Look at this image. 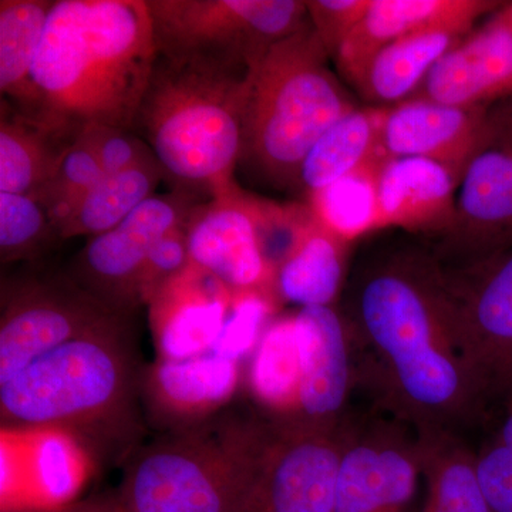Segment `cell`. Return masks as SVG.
<instances>
[{
	"mask_svg": "<svg viewBox=\"0 0 512 512\" xmlns=\"http://www.w3.org/2000/svg\"><path fill=\"white\" fill-rule=\"evenodd\" d=\"M116 315L74 279L30 276L3 285L0 386L39 357Z\"/></svg>",
	"mask_w": 512,
	"mask_h": 512,
	"instance_id": "11",
	"label": "cell"
},
{
	"mask_svg": "<svg viewBox=\"0 0 512 512\" xmlns=\"http://www.w3.org/2000/svg\"><path fill=\"white\" fill-rule=\"evenodd\" d=\"M83 463L69 434L59 430L37 431L33 447V476L47 500L66 504L82 480Z\"/></svg>",
	"mask_w": 512,
	"mask_h": 512,
	"instance_id": "33",
	"label": "cell"
},
{
	"mask_svg": "<svg viewBox=\"0 0 512 512\" xmlns=\"http://www.w3.org/2000/svg\"><path fill=\"white\" fill-rule=\"evenodd\" d=\"M158 56L146 0H55L33 66L40 123L133 131Z\"/></svg>",
	"mask_w": 512,
	"mask_h": 512,
	"instance_id": "2",
	"label": "cell"
},
{
	"mask_svg": "<svg viewBox=\"0 0 512 512\" xmlns=\"http://www.w3.org/2000/svg\"><path fill=\"white\" fill-rule=\"evenodd\" d=\"M191 264L232 292H264L274 281L265 258L255 195L237 183L200 202L184 222Z\"/></svg>",
	"mask_w": 512,
	"mask_h": 512,
	"instance_id": "14",
	"label": "cell"
},
{
	"mask_svg": "<svg viewBox=\"0 0 512 512\" xmlns=\"http://www.w3.org/2000/svg\"><path fill=\"white\" fill-rule=\"evenodd\" d=\"M55 0L0 2V92L18 113L40 123V97L33 80L37 52ZM42 124V123H40Z\"/></svg>",
	"mask_w": 512,
	"mask_h": 512,
	"instance_id": "25",
	"label": "cell"
},
{
	"mask_svg": "<svg viewBox=\"0 0 512 512\" xmlns=\"http://www.w3.org/2000/svg\"><path fill=\"white\" fill-rule=\"evenodd\" d=\"M446 265L461 345L487 409L512 400V248Z\"/></svg>",
	"mask_w": 512,
	"mask_h": 512,
	"instance_id": "10",
	"label": "cell"
},
{
	"mask_svg": "<svg viewBox=\"0 0 512 512\" xmlns=\"http://www.w3.org/2000/svg\"><path fill=\"white\" fill-rule=\"evenodd\" d=\"M500 15L503 16L505 22L512 29V2L504 3L500 8Z\"/></svg>",
	"mask_w": 512,
	"mask_h": 512,
	"instance_id": "40",
	"label": "cell"
},
{
	"mask_svg": "<svg viewBox=\"0 0 512 512\" xmlns=\"http://www.w3.org/2000/svg\"><path fill=\"white\" fill-rule=\"evenodd\" d=\"M74 144L59 131L26 119L0 100V192L33 194L52 180Z\"/></svg>",
	"mask_w": 512,
	"mask_h": 512,
	"instance_id": "27",
	"label": "cell"
},
{
	"mask_svg": "<svg viewBox=\"0 0 512 512\" xmlns=\"http://www.w3.org/2000/svg\"><path fill=\"white\" fill-rule=\"evenodd\" d=\"M458 180L426 158H383L376 177V231L397 228L434 241L453 225Z\"/></svg>",
	"mask_w": 512,
	"mask_h": 512,
	"instance_id": "18",
	"label": "cell"
},
{
	"mask_svg": "<svg viewBox=\"0 0 512 512\" xmlns=\"http://www.w3.org/2000/svg\"><path fill=\"white\" fill-rule=\"evenodd\" d=\"M503 5L493 0H372L369 12L332 60L348 80L389 43L437 30L466 36L478 19Z\"/></svg>",
	"mask_w": 512,
	"mask_h": 512,
	"instance_id": "20",
	"label": "cell"
},
{
	"mask_svg": "<svg viewBox=\"0 0 512 512\" xmlns=\"http://www.w3.org/2000/svg\"><path fill=\"white\" fill-rule=\"evenodd\" d=\"M165 173L156 157L116 174H106L83 195L60 238H93L116 228L148 198L156 195Z\"/></svg>",
	"mask_w": 512,
	"mask_h": 512,
	"instance_id": "28",
	"label": "cell"
},
{
	"mask_svg": "<svg viewBox=\"0 0 512 512\" xmlns=\"http://www.w3.org/2000/svg\"><path fill=\"white\" fill-rule=\"evenodd\" d=\"M349 423L339 429H318L286 417L269 419L238 512H333Z\"/></svg>",
	"mask_w": 512,
	"mask_h": 512,
	"instance_id": "9",
	"label": "cell"
},
{
	"mask_svg": "<svg viewBox=\"0 0 512 512\" xmlns=\"http://www.w3.org/2000/svg\"><path fill=\"white\" fill-rule=\"evenodd\" d=\"M356 384L413 430L461 433L487 404L458 335L447 269L429 244L379 242L359 259L342 309Z\"/></svg>",
	"mask_w": 512,
	"mask_h": 512,
	"instance_id": "1",
	"label": "cell"
},
{
	"mask_svg": "<svg viewBox=\"0 0 512 512\" xmlns=\"http://www.w3.org/2000/svg\"><path fill=\"white\" fill-rule=\"evenodd\" d=\"M382 114V107L356 109L333 124L303 160L295 188L309 197L383 160L380 151Z\"/></svg>",
	"mask_w": 512,
	"mask_h": 512,
	"instance_id": "26",
	"label": "cell"
},
{
	"mask_svg": "<svg viewBox=\"0 0 512 512\" xmlns=\"http://www.w3.org/2000/svg\"><path fill=\"white\" fill-rule=\"evenodd\" d=\"M111 501H84V503L64 504L59 507H18V505H6L2 512H110Z\"/></svg>",
	"mask_w": 512,
	"mask_h": 512,
	"instance_id": "39",
	"label": "cell"
},
{
	"mask_svg": "<svg viewBox=\"0 0 512 512\" xmlns=\"http://www.w3.org/2000/svg\"><path fill=\"white\" fill-rule=\"evenodd\" d=\"M380 163L382 160L308 197L316 217L350 242L376 231V177Z\"/></svg>",
	"mask_w": 512,
	"mask_h": 512,
	"instance_id": "30",
	"label": "cell"
},
{
	"mask_svg": "<svg viewBox=\"0 0 512 512\" xmlns=\"http://www.w3.org/2000/svg\"><path fill=\"white\" fill-rule=\"evenodd\" d=\"M255 70L157 56L133 131L178 188L211 198L237 183Z\"/></svg>",
	"mask_w": 512,
	"mask_h": 512,
	"instance_id": "3",
	"label": "cell"
},
{
	"mask_svg": "<svg viewBox=\"0 0 512 512\" xmlns=\"http://www.w3.org/2000/svg\"><path fill=\"white\" fill-rule=\"evenodd\" d=\"M191 264L184 222L171 229L148 254L136 286L137 305L150 303L171 279Z\"/></svg>",
	"mask_w": 512,
	"mask_h": 512,
	"instance_id": "36",
	"label": "cell"
},
{
	"mask_svg": "<svg viewBox=\"0 0 512 512\" xmlns=\"http://www.w3.org/2000/svg\"><path fill=\"white\" fill-rule=\"evenodd\" d=\"M121 315L39 357L2 384L3 427L89 436L126 427L136 373Z\"/></svg>",
	"mask_w": 512,
	"mask_h": 512,
	"instance_id": "5",
	"label": "cell"
},
{
	"mask_svg": "<svg viewBox=\"0 0 512 512\" xmlns=\"http://www.w3.org/2000/svg\"><path fill=\"white\" fill-rule=\"evenodd\" d=\"M488 107H458L413 97L384 109L380 151L384 158H426L460 181L476 150Z\"/></svg>",
	"mask_w": 512,
	"mask_h": 512,
	"instance_id": "16",
	"label": "cell"
},
{
	"mask_svg": "<svg viewBox=\"0 0 512 512\" xmlns=\"http://www.w3.org/2000/svg\"><path fill=\"white\" fill-rule=\"evenodd\" d=\"M200 194L175 188L141 204L116 228L89 238L76 255L74 281L97 301L117 313L137 306L136 286L158 239L187 220Z\"/></svg>",
	"mask_w": 512,
	"mask_h": 512,
	"instance_id": "13",
	"label": "cell"
},
{
	"mask_svg": "<svg viewBox=\"0 0 512 512\" xmlns=\"http://www.w3.org/2000/svg\"><path fill=\"white\" fill-rule=\"evenodd\" d=\"M238 362L208 352L184 360H158L146 377L154 414L177 430L200 426L231 399L238 384Z\"/></svg>",
	"mask_w": 512,
	"mask_h": 512,
	"instance_id": "21",
	"label": "cell"
},
{
	"mask_svg": "<svg viewBox=\"0 0 512 512\" xmlns=\"http://www.w3.org/2000/svg\"><path fill=\"white\" fill-rule=\"evenodd\" d=\"M104 175L93 148L86 138L79 136L64 154L52 180L30 195L46 208L60 235V229L69 220L83 195L99 183Z\"/></svg>",
	"mask_w": 512,
	"mask_h": 512,
	"instance_id": "32",
	"label": "cell"
},
{
	"mask_svg": "<svg viewBox=\"0 0 512 512\" xmlns=\"http://www.w3.org/2000/svg\"><path fill=\"white\" fill-rule=\"evenodd\" d=\"M511 96L512 29L498 9L441 57L413 97L448 106L488 107Z\"/></svg>",
	"mask_w": 512,
	"mask_h": 512,
	"instance_id": "17",
	"label": "cell"
},
{
	"mask_svg": "<svg viewBox=\"0 0 512 512\" xmlns=\"http://www.w3.org/2000/svg\"><path fill=\"white\" fill-rule=\"evenodd\" d=\"M350 244L313 212L298 244L276 268L272 281L276 298L299 309L335 306L345 289Z\"/></svg>",
	"mask_w": 512,
	"mask_h": 512,
	"instance_id": "22",
	"label": "cell"
},
{
	"mask_svg": "<svg viewBox=\"0 0 512 512\" xmlns=\"http://www.w3.org/2000/svg\"><path fill=\"white\" fill-rule=\"evenodd\" d=\"M311 20L256 67L239 165L255 180L295 188L305 157L326 131L359 109L329 66Z\"/></svg>",
	"mask_w": 512,
	"mask_h": 512,
	"instance_id": "4",
	"label": "cell"
},
{
	"mask_svg": "<svg viewBox=\"0 0 512 512\" xmlns=\"http://www.w3.org/2000/svg\"><path fill=\"white\" fill-rule=\"evenodd\" d=\"M80 136L86 138L99 158L104 174H116L154 158L146 141L134 131L107 126H90Z\"/></svg>",
	"mask_w": 512,
	"mask_h": 512,
	"instance_id": "38",
	"label": "cell"
},
{
	"mask_svg": "<svg viewBox=\"0 0 512 512\" xmlns=\"http://www.w3.org/2000/svg\"><path fill=\"white\" fill-rule=\"evenodd\" d=\"M268 420H224L174 431L128 463L121 512H238Z\"/></svg>",
	"mask_w": 512,
	"mask_h": 512,
	"instance_id": "6",
	"label": "cell"
},
{
	"mask_svg": "<svg viewBox=\"0 0 512 512\" xmlns=\"http://www.w3.org/2000/svg\"><path fill=\"white\" fill-rule=\"evenodd\" d=\"M416 431L426 498L420 512H493L477 476L476 451L456 431Z\"/></svg>",
	"mask_w": 512,
	"mask_h": 512,
	"instance_id": "24",
	"label": "cell"
},
{
	"mask_svg": "<svg viewBox=\"0 0 512 512\" xmlns=\"http://www.w3.org/2000/svg\"><path fill=\"white\" fill-rule=\"evenodd\" d=\"M110 512H121L119 505L116 503V500H113V507H111Z\"/></svg>",
	"mask_w": 512,
	"mask_h": 512,
	"instance_id": "41",
	"label": "cell"
},
{
	"mask_svg": "<svg viewBox=\"0 0 512 512\" xmlns=\"http://www.w3.org/2000/svg\"><path fill=\"white\" fill-rule=\"evenodd\" d=\"M234 293L192 264L171 279L148 303L160 359L184 360L211 352Z\"/></svg>",
	"mask_w": 512,
	"mask_h": 512,
	"instance_id": "19",
	"label": "cell"
},
{
	"mask_svg": "<svg viewBox=\"0 0 512 512\" xmlns=\"http://www.w3.org/2000/svg\"><path fill=\"white\" fill-rule=\"evenodd\" d=\"M60 239L46 208L30 194L0 192L2 264L32 259Z\"/></svg>",
	"mask_w": 512,
	"mask_h": 512,
	"instance_id": "31",
	"label": "cell"
},
{
	"mask_svg": "<svg viewBox=\"0 0 512 512\" xmlns=\"http://www.w3.org/2000/svg\"><path fill=\"white\" fill-rule=\"evenodd\" d=\"M299 360L298 397L286 419L318 429H339L349 420L356 386L355 352L348 323L335 306L301 308L293 316Z\"/></svg>",
	"mask_w": 512,
	"mask_h": 512,
	"instance_id": "15",
	"label": "cell"
},
{
	"mask_svg": "<svg viewBox=\"0 0 512 512\" xmlns=\"http://www.w3.org/2000/svg\"><path fill=\"white\" fill-rule=\"evenodd\" d=\"M372 0H309V20L330 59L369 12Z\"/></svg>",
	"mask_w": 512,
	"mask_h": 512,
	"instance_id": "37",
	"label": "cell"
},
{
	"mask_svg": "<svg viewBox=\"0 0 512 512\" xmlns=\"http://www.w3.org/2000/svg\"><path fill=\"white\" fill-rule=\"evenodd\" d=\"M512 248V96L488 106L458 181L453 225L433 249L447 265Z\"/></svg>",
	"mask_w": 512,
	"mask_h": 512,
	"instance_id": "8",
	"label": "cell"
},
{
	"mask_svg": "<svg viewBox=\"0 0 512 512\" xmlns=\"http://www.w3.org/2000/svg\"><path fill=\"white\" fill-rule=\"evenodd\" d=\"M157 52L256 69L309 20L301 0H146Z\"/></svg>",
	"mask_w": 512,
	"mask_h": 512,
	"instance_id": "7",
	"label": "cell"
},
{
	"mask_svg": "<svg viewBox=\"0 0 512 512\" xmlns=\"http://www.w3.org/2000/svg\"><path fill=\"white\" fill-rule=\"evenodd\" d=\"M463 37L443 30L403 37L377 50L348 82L362 99L382 109L396 106L412 99L430 70Z\"/></svg>",
	"mask_w": 512,
	"mask_h": 512,
	"instance_id": "23",
	"label": "cell"
},
{
	"mask_svg": "<svg viewBox=\"0 0 512 512\" xmlns=\"http://www.w3.org/2000/svg\"><path fill=\"white\" fill-rule=\"evenodd\" d=\"M416 431L392 419L350 421L340 454L333 512H420Z\"/></svg>",
	"mask_w": 512,
	"mask_h": 512,
	"instance_id": "12",
	"label": "cell"
},
{
	"mask_svg": "<svg viewBox=\"0 0 512 512\" xmlns=\"http://www.w3.org/2000/svg\"><path fill=\"white\" fill-rule=\"evenodd\" d=\"M478 480L493 512H512V400L493 433L476 451Z\"/></svg>",
	"mask_w": 512,
	"mask_h": 512,
	"instance_id": "34",
	"label": "cell"
},
{
	"mask_svg": "<svg viewBox=\"0 0 512 512\" xmlns=\"http://www.w3.org/2000/svg\"><path fill=\"white\" fill-rule=\"evenodd\" d=\"M299 384V360L292 318L274 323L259 345L252 387L274 417L291 416L296 406Z\"/></svg>",
	"mask_w": 512,
	"mask_h": 512,
	"instance_id": "29",
	"label": "cell"
},
{
	"mask_svg": "<svg viewBox=\"0 0 512 512\" xmlns=\"http://www.w3.org/2000/svg\"><path fill=\"white\" fill-rule=\"evenodd\" d=\"M271 303L264 292H235L224 326L211 352L238 362L258 340Z\"/></svg>",
	"mask_w": 512,
	"mask_h": 512,
	"instance_id": "35",
	"label": "cell"
}]
</instances>
